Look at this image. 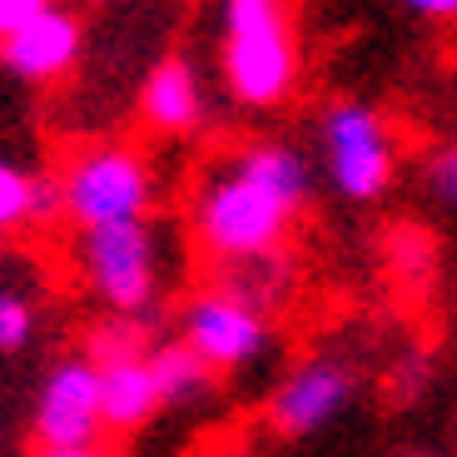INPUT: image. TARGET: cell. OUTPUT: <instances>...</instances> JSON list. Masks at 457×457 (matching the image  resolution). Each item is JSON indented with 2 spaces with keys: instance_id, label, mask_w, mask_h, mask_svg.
I'll use <instances>...</instances> for the list:
<instances>
[{
  "instance_id": "1",
  "label": "cell",
  "mask_w": 457,
  "mask_h": 457,
  "mask_svg": "<svg viewBox=\"0 0 457 457\" xmlns=\"http://www.w3.org/2000/svg\"><path fill=\"white\" fill-rule=\"evenodd\" d=\"M309 199V164L288 145H249L195 199L199 244L219 263L284 249L298 204Z\"/></svg>"
},
{
  "instance_id": "2",
  "label": "cell",
  "mask_w": 457,
  "mask_h": 457,
  "mask_svg": "<svg viewBox=\"0 0 457 457\" xmlns=\"http://www.w3.org/2000/svg\"><path fill=\"white\" fill-rule=\"evenodd\" d=\"M224 80L244 104H278L298 80L288 0H224Z\"/></svg>"
},
{
  "instance_id": "3",
  "label": "cell",
  "mask_w": 457,
  "mask_h": 457,
  "mask_svg": "<svg viewBox=\"0 0 457 457\" xmlns=\"http://www.w3.org/2000/svg\"><path fill=\"white\" fill-rule=\"evenodd\" d=\"M60 199H65V214L80 228L135 224L154 204V174H149L139 149L90 145L60 174Z\"/></svg>"
},
{
  "instance_id": "4",
  "label": "cell",
  "mask_w": 457,
  "mask_h": 457,
  "mask_svg": "<svg viewBox=\"0 0 457 457\" xmlns=\"http://www.w3.org/2000/svg\"><path fill=\"white\" fill-rule=\"evenodd\" d=\"M80 274L114 319H135L154 303L160 294V249L145 219L135 224H104V228H80Z\"/></svg>"
},
{
  "instance_id": "5",
  "label": "cell",
  "mask_w": 457,
  "mask_h": 457,
  "mask_svg": "<svg viewBox=\"0 0 457 457\" xmlns=\"http://www.w3.org/2000/svg\"><path fill=\"white\" fill-rule=\"evenodd\" d=\"M323 154L328 179L353 204H368L393 184V135L383 114L363 100H343L323 114Z\"/></svg>"
},
{
  "instance_id": "6",
  "label": "cell",
  "mask_w": 457,
  "mask_h": 457,
  "mask_svg": "<svg viewBox=\"0 0 457 457\" xmlns=\"http://www.w3.org/2000/svg\"><path fill=\"white\" fill-rule=\"evenodd\" d=\"M179 328H184L179 343L214 373H244L274 343L269 319L259 309H249L244 298L224 294V288H204V294L189 298L179 313Z\"/></svg>"
},
{
  "instance_id": "7",
  "label": "cell",
  "mask_w": 457,
  "mask_h": 457,
  "mask_svg": "<svg viewBox=\"0 0 457 457\" xmlns=\"http://www.w3.org/2000/svg\"><path fill=\"white\" fill-rule=\"evenodd\" d=\"M100 373L90 358H60L35 393V447L100 443Z\"/></svg>"
},
{
  "instance_id": "8",
  "label": "cell",
  "mask_w": 457,
  "mask_h": 457,
  "mask_svg": "<svg viewBox=\"0 0 457 457\" xmlns=\"http://www.w3.org/2000/svg\"><path fill=\"white\" fill-rule=\"evenodd\" d=\"M353 368L333 353H313L278 383L269 398V423L284 437H309L323 423H333L348 403H353Z\"/></svg>"
},
{
  "instance_id": "9",
  "label": "cell",
  "mask_w": 457,
  "mask_h": 457,
  "mask_svg": "<svg viewBox=\"0 0 457 457\" xmlns=\"http://www.w3.org/2000/svg\"><path fill=\"white\" fill-rule=\"evenodd\" d=\"M80 40H85L80 21L60 11V5H50L46 15H35L30 25H21L15 35L0 40V65L25 85H46V80H60L80 60Z\"/></svg>"
},
{
  "instance_id": "10",
  "label": "cell",
  "mask_w": 457,
  "mask_h": 457,
  "mask_svg": "<svg viewBox=\"0 0 457 457\" xmlns=\"http://www.w3.org/2000/svg\"><path fill=\"white\" fill-rule=\"evenodd\" d=\"M139 110H145V125L154 129V135H189V129H199L204 95H199L195 65L184 55H164L160 65L149 70Z\"/></svg>"
},
{
  "instance_id": "11",
  "label": "cell",
  "mask_w": 457,
  "mask_h": 457,
  "mask_svg": "<svg viewBox=\"0 0 457 457\" xmlns=\"http://www.w3.org/2000/svg\"><path fill=\"white\" fill-rule=\"evenodd\" d=\"M145 368H149V378H154L160 408H204L219 393V373L199 363L184 343H149Z\"/></svg>"
},
{
  "instance_id": "12",
  "label": "cell",
  "mask_w": 457,
  "mask_h": 457,
  "mask_svg": "<svg viewBox=\"0 0 457 457\" xmlns=\"http://www.w3.org/2000/svg\"><path fill=\"white\" fill-rule=\"evenodd\" d=\"M160 412V393L145 363H125V368H104L100 373V428L110 433H135L149 418Z\"/></svg>"
},
{
  "instance_id": "13",
  "label": "cell",
  "mask_w": 457,
  "mask_h": 457,
  "mask_svg": "<svg viewBox=\"0 0 457 457\" xmlns=\"http://www.w3.org/2000/svg\"><path fill=\"white\" fill-rule=\"evenodd\" d=\"M234 278H224V294H234V298H244L249 309H259L263 319L278 309L288 298V288H294V263L284 259V249H274V253H259V259H239V263H224Z\"/></svg>"
},
{
  "instance_id": "14",
  "label": "cell",
  "mask_w": 457,
  "mask_h": 457,
  "mask_svg": "<svg viewBox=\"0 0 457 457\" xmlns=\"http://www.w3.org/2000/svg\"><path fill=\"white\" fill-rule=\"evenodd\" d=\"M85 358H90L95 373L104 368H125V363H145L149 358V333L139 319H104L90 328V343H85Z\"/></svg>"
},
{
  "instance_id": "15",
  "label": "cell",
  "mask_w": 457,
  "mask_h": 457,
  "mask_svg": "<svg viewBox=\"0 0 457 457\" xmlns=\"http://www.w3.org/2000/svg\"><path fill=\"white\" fill-rule=\"evenodd\" d=\"M388 263H393V278H398V284L423 288L428 278H433V269H437V249H433V239H428L423 228L398 224L388 234Z\"/></svg>"
},
{
  "instance_id": "16",
  "label": "cell",
  "mask_w": 457,
  "mask_h": 457,
  "mask_svg": "<svg viewBox=\"0 0 457 457\" xmlns=\"http://www.w3.org/2000/svg\"><path fill=\"white\" fill-rule=\"evenodd\" d=\"M35 338V309L15 288H0V353H21Z\"/></svg>"
},
{
  "instance_id": "17",
  "label": "cell",
  "mask_w": 457,
  "mask_h": 457,
  "mask_svg": "<svg viewBox=\"0 0 457 457\" xmlns=\"http://www.w3.org/2000/svg\"><path fill=\"white\" fill-rule=\"evenodd\" d=\"M30 224V174L0 160V234Z\"/></svg>"
},
{
  "instance_id": "18",
  "label": "cell",
  "mask_w": 457,
  "mask_h": 457,
  "mask_svg": "<svg viewBox=\"0 0 457 457\" xmlns=\"http://www.w3.org/2000/svg\"><path fill=\"white\" fill-rule=\"evenodd\" d=\"M423 179H428V195H433L437 204L457 209V145H443V149H433V154H428Z\"/></svg>"
},
{
  "instance_id": "19",
  "label": "cell",
  "mask_w": 457,
  "mask_h": 457,
  "mask_svg": "<svg viewBox=\"0 0 457 457\" xmlns=\"http://www.w3.org/2000/svg\"><path fill=\"white\" fill-rule=\"evenodd\" d=\"M60 214H65L60 179L55 174H30V224H55Z\"/></svg>"
},
{
  "instance_id": "20",
  "label": "cell",
  "mask_w": 457,
  "mask_h": 457,
  "mask_svg": "<svg viewBox=\"0 0 457 457\" xmlns=\"http://www.w3.org/2000/svg\"><path fill=\"white\" fill-rule=\"evenodd\" d=\"M50 0H0V40L5 35H15L21 25H30L35 15H46Z\"/></svg>"
},
{
  "instance_id": "21",
  "label": "cell",
  "mask_w": 457,
  "mask_h": 457,
  "mask_svg": "<svg viewBox=\"0 0 457 457\" xmlns=\"http://www.w3.org/2000/svg\"><path fill=\"white\" fill-rule=\"evenodd\" d=\"M403 5L418 15H433V21H453L457 15V0H403Z\"/></svg>"
},
{
  "instance_id": "22",
  "label": "cell",
  "mask_w": 457,
  "mask_h": 457,
  "mask_svg": "<svg viewBox=\"0 0 457 457\" xmlns=\"http://www.w3.org/2000/svg\"><path fill=\"white\" fill-rule=\"evenodd\" d=\"M35 457H114V453L90 443V447H35Z\"/></svg>"
},
{
  "instance_id": "23",
  "label": "cell",
  "mask_w": 457,
  "mask_h": 457,
  "mask_svg": "<svg viewBox=\"0 0 457 457\" xmlns=\"http://www.w3.org/2000/svg\"><path fill=\"white\" fill-rule=\"evenodd\" d=\"M418 457H433V453H418Z\"/></svg>"
}]
</instances>
